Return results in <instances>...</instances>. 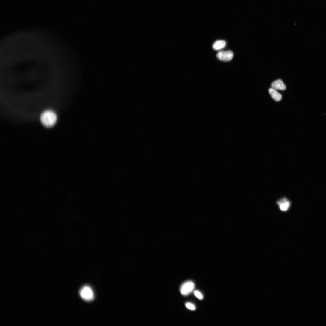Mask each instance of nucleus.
Segmentation results:
<instances>
[{
	"instance_id": "obj_7",
	"label": "nucleus",
	"mask_w": 326,
	"mask_h": 326,
	"mask_svg": "<svg viewBox=\"0 0 326 326\" xmlns=\"http://www.w3.org/2000/svg\"><path fill=\"white\" fill-rule=\"evenodd\" d=\"M269 93L272 98L275 101H279L282 98V96L276 90L272 88L269 90Z\"/></svg>"
},
{
	"instance_id": "obj_10",
	"label": "nucleus",
	"mask_w": 326,
	"mask_h": 326,
	"mask_svg": "<svg viewBox=\"0 0 326 326\" xmlns=\"http://www.w3.org/2000/svg\"><path fill=\"white\" fill-rule=\"evenodd\" d=\"M194 294L199 299L201 300L203 299V296L199 292L195 291L194 292Z\"/></svg>"
},
{
	"instance_id": "obj_9",
	"label": "nucleus",
	"mask_w": 326,
	"mask_h": 326,
	"mask_svg": "<svg viewBox=\"0 0 326 326\" xmlns=\"http://www.w3.org/2000/svg\"><path fill=\"white\" fill-rule=\"evenodd\" d=\"M186 306L188 309L192 310H195V306L192 304L190 303H187L186 304Z\"/></svg>"
},
{
	"instance_id": "obj_6",
	"label": "nucleus",
	"mask_w": 326,
	"mask_h": 326,
	"mask_svg": "<svg viewBox=\"0 0 326 326\" xmlns=\"http://www.w3.org/2000/svg\"><path fill=\"white\" fill-rule=\"evenodd\" d=\"M272 88L276 90H284L286 87L283 81L280 79L278 80L273 82L271 84Z\"/></svg>"
},
{
	"instance_id": "obj_8",
	"label": "nucleus",
	"mask_w": 326,
	"mask_h": 326,
	"mask_svg": "<svg viewBox=\"0 0 326 326\" xmlns=\"http://www.w3.org/2000/svg\"><path fill=\"white\" fill-rule=\"evenodd\" d=\"M226 45V42L224 40L216 41L213 45V48L216 51L220 50L225 48Z\"/></svg>"
},
{
	"instance_id": "obj_2",
	"label": "nucleus",
	"mask_w": 326,
	"mask_h": 326,
	"mask_svg": "<svg viewBox=\"0 0 326 326\" xmlns=\"http://www.w3.org/2000/svg\"><path fill=\"white\" fill-rule=\"evenodd\" d=\"M80 294L82 298L87 302H91L94 298V294L92 288L89 286H83L80 291Z\"/></svg>"
},
{
	"instance_id": "obj_3",
	"label": "nucleus",
	"mask_w": 326,
	"mask_h": 326,
	"mask_svg": "<svg viewBox=\"0 0 326 326\" xmlns=\"http://www.w3.org/2000/svg\"><path fill=\"white\" fill-rule=\"evenodd\" d=\"M195 287V284L193 282H186L181 286L180 289V292L183 295L187 296L193 291Z\"/></svg>"
},
{
	"instance_id": "obj_4",
	"label": "nucleus",
	"mask_w": 326,
	"mask_h": 326,
	"mask_svg": "<svg viewBox=\"0 0 326 326\" xmlns=\"http://www.w3.org/2000/svg\"><path fill=\"white\" fill-rule=\"evenodd\" d=\"M234 56L233 53L230 51H222L217 54V58L220 60L224 61H229L233 59Z\"/></svg>"
},
{
	"instance_id": "obj_5",
	"label": "nucleus",
	"mask_w": 326,
	"mask_h": 326,
	"mask_svg": "<svg viewBox=\"0 0 326 326\" xmlns=\"http://www.w3.org/2000/svg\"><path fill=\"white\" fill-rule=\"evenodd\" d=\"M277 204L282 211H287L291 205V203L286 198H283L278 201Z\"/></svg>"
},
{
	"instance_id": "obj_1",
	"label": "nucleus",
	"mask_w": 326,
	"mask_h": 326,
	"mask_svg": "<svg viewBox=\"0 0 326 326\" xmlns=\"http://www.w3.org/2000/svg\"><path fill=\"white\" fill-rule=\"evenodd\" d=\"M40 119L42 123L44 125L49 127L53 126L55 124L57 117L54 112L48 111L44 112L42 114Z\"/></svg>"
}]
</instances>
